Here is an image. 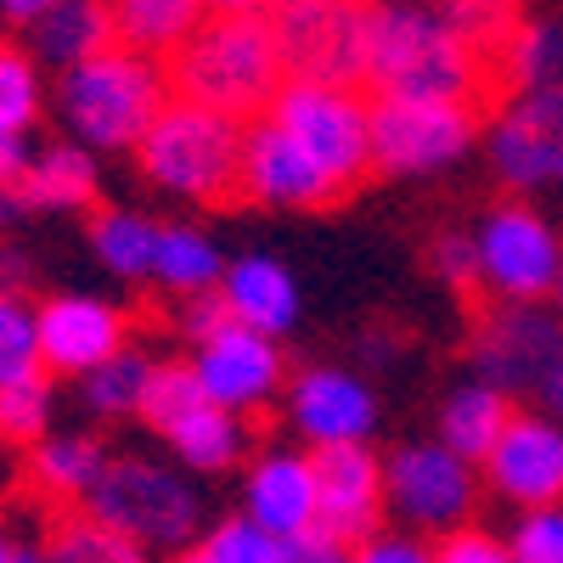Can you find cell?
Instances as JSON below:
<instances>
[{"label": "cell", "mask_w": 563, "mask_h": 563, "mask_svg": "<svg viewBox=\"0 0 563 563\" xmlns=\"http://www.w3.org/2000/svg\"><path fill=\"white\" fill-rule=\"evenodd\" d=\"M366 85L406 102H474L485 85V57L451 34L434 0H372Z\"/></svg>", "instance_id": "1"}, {"label": "cell", "mask_w": 563, "mask_h": 563, "mask_svg": "<svg viewBox=\"0 0 563 563\" xmlns=\"http://www.w3.org/2000/svg\"><path fill=\"white\" fill-rule=\"evenodd\" d=\"M169 102V79L153 57L108 45V52L63 68L57 79V119L74 147L85 153H130Z\"/></svg>", "instance_id": "2"}, {"label": "cell", "mask_w": 563, "mask_h": 563, "mask_svg": "<svg viewBox=\"0 0 563 563\" xmlns=\"http://www.w3.org/2000/svg\"><path fill=\"white\" fill-rule=\"evenodd\" d=\"M169 79L186 102L231 113V119L271 108L276 90L288 85L265 18H203L192 29V40L175 52Z\"/></svg>", "instance_id": "3"}, {"label": "cell", "mask_w": 563, "mask_h": 563, "mask_svg": "<svg viewBox=\"0 0 563 563\" xmlns=\"http://www.w3.org/2000/svg\"><path fill=\"white\" fill-rule=\"evenodd\" d=\"M243 119L198 108L186 97H169L153 130L141 135V175L158 192L186 198V203H225L238 192V169H243Z\"/></svg>", "instance_id": "4"}, {"label": "cell", "mask_w": 563, "mask_h": 563, "mask_svg": "<svg viewBox=\"0 0 563 563\" xmlns=\"http://www.w3.org/2000/svg\"><path fill=\"white\" fill-rule=\"evenodd\" d=\"M85 501H90V519H102L141 552H180L192 547L203 525L198 485L180 467L153 462V456H113Z\"/></svg>", "instance_id": "5"}, {"label": "cell", "mask_w": 563, "mask_h": 563, "mask_svg": "<svg viewBox=\"0 0 563 563\" xmlns=\"http://www.w3.org/2000/svg\"><path fill=\"white\" fill-rule=\"evenodd\" d=\"M467 238H474L479 288L490 305H552L563 276V225H552L536 203H496Z\"/></svg>", "instance_id": "6"}, {"label": "cell", "mask_w": 563, "mask_h": 563, "mask_svg": "<svg viewBox=\"0 0 563 563\" xmlns=\"http://www.w3.org/2000/svg\"><path fill=\"white\" fill-rule=\"evenodd\" d=\"M265 29L288 79L361 85L366 79V7L361 0H271Z\"/></svg>", "instance_id": "7"}, {"label": "cell", "mask_w": 563, "mask_h": 563, "mask_svg": "<svg viewBox=\"0 0 563 563\" xmlns=\"http://www.w3.org/2000/svg\"><path fill=\"white\" fill-rule=\"evenodd\" d=\"M265 119L288 130L339 186H350V180H361V169H372V102L355 97V85L288 79L276 90Z\"/></svg>", "instance_id": "8"}, {"label": "cell", "mask_w": 563, "mask_h": 563, "mask_svg": "<svg viewBox=\"0 0 563 563\" xmlns=\"http://www.w3.org/2000/svg\"><path fill=\"white\" fill-rule=\"evenodd\" d=\"M479 141L474 102H372V169L384 175H440L462 164Z\"/></svg>", "instance_id": "9"}, {"label": "cell", "mask_w": 563, "mask_h": 563, "mask_svg": "<svg viewBox=\"0 0 563 563\" xmlns=\"http://www.w3.org/2000/svg\"><path fill=\"white\" fill-rule=\"evenodd\" d=\"M485 158L490 175L525 203L563 192V85L507 97L485 130Z\"/></svg>", "instance_id": "10"}, {"label": "cell", "mask_w": 563, "mask_h": 563, "mask_svg": "<svg viewBox=\"0 0 563 563\" xmlns=\"http://www.w3.org/2000/svg\"><path fill=\"white\" fill-rule=\"evenodd\" d=\"M384 501L411 530L451 536L479 507V467L445 451L440 440H417L384 456Z\"/></svg>", "instance_id": "11"}, {"label": "cell", "mask_w": 563, "mask_h": 563, "mask_svg": "<svg viewBox=\"0 0 563 563\" xmlns=\"http://www.w3.org/2000/svg\"><path fill=\"white\" fill-rule=\"evenodd\" d=\"M563 355V321L552 305H490L467 339V366L501 395H536Z\"/></svg>", "instance_id": "12"}, {"label": "cell", "mask_w": 563, "mask_h": 563, "mask_svg": "<svg viewBox=\"0 0 563 563\" xmlns=\"http://www.w3.org/2000/svg\"><path fill=\"white\" fill-rule=\"evenodd\" d=\"M238 192L254 198L260 209H321L327 198H339L344 186L327 175L276 119H260V124L243 130Z\"/></svg>", "instance_id": "13"}, {"label": "cell", "mask_w": 563, "mask_h": 563, "mask_svg": "<svg viewBox=\"0 0 563 563\" xmlns=\"http://www.w3.org/2000/svg\"><path fill=\"white\" fill-rule=\"evenodd\" d=\"M479 467L501 501L525 512L558 507L563 501V422H552L547 411H512L507 434Z\"/></svg>", "instance_id": "14"}, {"label": "cell", "mask_w": 563, "mask_h": 563, "mask_svg": "<svg viewBox=\"0 0 563 563\" xmlns=\"http://www.w3.org/2000/svg\"><path fill=\"white\" fill-rule=\"evenodd\" d=\"M282 372H288V361H282L276 339L271 333H254V327L243 321H225L214 339L198 344L192 355V378L198 389L220 406V411H254L265 406L276 389H282Z\"/></svg>", "instance_id": "15"}, {"label": "cell", "mask_w": 563, "mask_h": 563, "mask_svg": "<svg viewBox=\"0 0 563 563\" xmlns=\"http://www.w3.org/2000/svg\"><path fill=\"white\" fill-rule=\"evenodd\" d=\"M288 422L310 451L366 445V434L378 429V395L344 366H305L288 389Z\"/></svg>", "instance_id": "16"}, {"label": "cell", "mask_w": 563, "mask_h": 563, "mask_svg": "<svg viewBox=\"0 0 563 563\" xmlns=\"http://www.w3.org/2000/svg\"><path fill=\"white\" fill-rule=\"evenodd\" d=\"M310 462H316V530L344 547L378 536V519L389 507L384 456H372L366 445H333V451H310Z\"/></svg>", "instance_id": "17"}, {"label": "cell", "mask_w": 563, "mask_h": 563, "mask_svg": "<svg viewBox=\"0 0 563 563\" xmlns=\"http://www.w3.org/2000/svg\"><path fill=\"white\" fill-rule=\"evenodd\" d=\"M40 321V366L85 378L90 366H102L124 350V310L97 299V294H57L34 310Z\"/></svg>", "instance_id": "18"}, {"label": "cell", "mask_w": 563, "mask_h": 563, "mask_svg": "<svg viewBox=\"0 0 563 563\" xmlns=\"http://www.w3.org/2000/svg\"><path fill=\"white\" fill-rule=\"evenodd\" d=\"M243 507H249V519L276 541L310 536L316 530V462L305 451H265L249 467Z\"/></svg>", "instance_id": "19"}, {"label": "cell", "mask_w": 563, "mask_h": 563, "mask_svg": "<svg viewBox=\"0 0 563 563\" xmlns=\"http://www.w3.org/2000/svg\"><path fill=\"white\" fill-rule=\"evenodd\" d=\"M220 299H225L231 321L254 327V333H271V339H282L299 321V282H294L288 265L271 260V254L231 260L225 276H220Z\"/></svg>", "instance_id": "20"}, {"label": "cell", "mask_w": 563, "mask_h": 563, "mask_svg": "<svg viewBox=\"0 0 563 563\" xmlns=\"http://www.w3.org/2000/svg\"><path fill=\"white\" fill-rule=\"evenodd\" d=\"M113 40V18L102 0H57L45 7L34 23H29V57L45 63V68H74L85 57L108 52Z\"/></svg>", "instance_id": "21"}, {"label": "cell", "mask_w": 563, "mask_h": 563, "mask_svg": "<svg viewBox=\"0 0 563 563\" xmlns=\"http://www.w3.org/2000/svg\"><path fill=\"white\" fill-rule=\"evenodd\" d=\"M512 395H501L496 384H479V378H467L445 395L440 406V445L456 451L462 462H485L496 451V440L507 434V422H512Z\"/></svg>", "instance_id": "22"}, {"label": "cell", "mask_w": 563, "mask_h": 563, "mask_svg": "<svg viewBox=\"0 0 563 563\" xmlns=\"http://www.w3.org/2000/svg\"><path fill=\"white\" fill-rule=\"evenodd\" d=\"M113 18V40L141 57H175L203 23V0H102Z\"/></svg>", "instance_id": "23"}, {"label": "cell", "mask_w": 563, "mask_h": 563, "mask_svg": "<svg viewBox=\"0 0 563 563\" xmlns=\"http://www.w3.org/2000/svg\"><path fill=\"white\" fill-rule=\"evenodd\" d=\"M169 451L180 456V467H192V474H220L231 467L243 451H249V429L238 411H220L214 400H198L186 417H175L164 429Z\"/></svg>", "instance_id": "24"}, {"label": "cell", "mask_w": 563, "mask_h": 563, "mask_svg": "<svg viewBox=\"0 0 563 563\" xmlns=\"http://www.w3.org/2000/svg\"><path fill=\"white\" fill-rule=\"evenodd\" d=\"M501 79L507 90L519 97V90H552L563 85V18L558 12H541V18H525L512 23V34L501 40Z\"/></svg>", "instance_id": "25"}, {"label": "cell", "mask_w": 563, "mask_h": 563, "mask_svg": "<svg viewBox=\"0 0 563 563\" xmlns=\"http://www.w3.org/2000/svg\"><path fill=\"white\" fill-rule=\"evenodd\" d=\"M97 158L74 141H57V147H45L29 158L23 169V209H85L97 198Z\"/></svg>", "instance_id": "26"}, {"label": "cell", "mask_w": 563, "mask_h": 563, "mask_svg": "<svg viewBox=\"0 0 563 563\" xmlns=\"http://www.w3.org/2000/svg\"><path fill=\"white\" fill-rule=\"evenodd\" d=\"M225 276V260L214 249L209 231L198 225H158V254H153V282L175 299L192 294H214Z\"/></svg>", "instance_id": "27"}, {"label": "cell", "mask_w": 563, "mask_h": 563, "mask_svg": "<svg viewBox=\"0 0 563 563\" xmlns=\"http://www.w3.org/2000/svg\"><path fill=\"white\" fill-rule=\"evenodd\" d=\"M108 462L113 456L90 434H45V440H34L29 474H34V485L45 496H90Z\"/></svg>", "instance_id": "28"}, {"label": "cell", "mask_w": 563, "mask_h": 563, "mask_svg": "<svg viewBox=\"0 0 563 563\" xmlns=\"http://www.w3.org/2000/svg\"><path fill=\"white\" fill-rule=\"evenodd\" d=\"M153 372H158L153 355H141V350L124 344L113 361L90 366L79 378V400H85V411H97V417H135L141 406H147Z\"/></svg>", "instance_id": "29"}, {"label": "cell", "mask_w": 563, "mask_h": 563, "mask_svg": "<svg viewBox=\"0 0 563 563\" xmlns=\"http://www.w3.org/2000/svg\"><path fill=\"white\" fill-rule=\"evenodd\" d=\"M90 249L113 276H153V254H158V220L135 214V209H102L90 220Z\"/></svg>", "instance_id": "30"}, {"label": "cell", "mask_w": 563, "mask_h": 563, "mask_svg": "<svg viewBox=\"0 0 563 563\" xmlns=\"http://www.w3.org/2000/svg\"><path fill=\"white\" fill-rule=\"evenodd\" d=\"M45 563H147L135 541H124L119 530H108L102 519H63L52 536H45Z\"/></svg>", "instance_id": "31"}, {"label": "cell", "mask_w": 563, "mask_h": 563, "mask_svg": "<svg viewBox=\"0 0 563 563\" xmlns=\"http://www.w3.org/2000/svg\"><path fill=\"white\" fill-rule=\"evenodd\" d=\"M40 108H45V85L29 45H0V135H29Z\"/></svg>", "instance_id": "32"}, {"label": "cell", "mask_w": 563, "mask_h": 563, "mask_svg": "<svg viewBox=\"0 0 563 563\" xmlns=\"http://www.w3.org/2000/svg\"><path fill=\"white\" fill-rule=\"evenodd\" d=\"M40 366V321L34 305H23L18 294H0V389H12L23 378H34Z\"/></svg>", "instance_id": "33"}, {"label": "cell", "mask_w": 563, "mask_h": 563, "mask_svg": "<svg viewBox=\"0 0 563 563\" xmlns=\"http://www.w3.org/2000/svg\"><path fill=\"white\" fill-rule=\"evenodd\" d=\"M440 18L462 45H474L479 57L501 52V40L512 34V0H434Z\"/></svg>", "instance_id": "34"}, {"label": "cell", "mask_w": 563, "mask_h": 563, "mask_svg": "<svg viewBox=\"0 0 563 563\" xmlns=\"http://www.w3.org/2000/svg\"><path fill=\"white\" fill-rule=\"evenodd\" d=\"M45 422H52V384H45V372L0 389V440H45Z\"/></svg>", "instance_id": "35"}, {"label": "cell", "mask_w": 563, "mask_h": 563, "mask_svg": "<svg viewBox=\"0 0 563 563\" xmlns=\"http://www.w3.org/2000/svg\"><path fill=\"white\" fill-rule=\"evenodd\" d=\"M209 563H276L282 558V541L276 536H265L249 512L243 519H225V525H214L209 530V541L198 547Z\"/></svg>", "instance_id": "36"}, {"label": "cell", "mask_w": 563, "mask_h": 563, "mask_svg": "<svg viewBox=\"0 0 563 563\" xmlns=\"http://www.w3.org/2000/svg\"><path fill=\"white\" fill-rule=\"evenodd\" d=\"M512 563H563V507H536L525 512L507 536Z\"/></svg>", "instance_id": "37"}, {"label": "cell", "mask_w": 563, "mask_h": 563, "mask_svg": "<svg viewBox=\"0 0 563 563\" xmlns=\"http://www.w3.org/2000/svg\"><path fill=\"white\" fill-rule=\"evenodd\" d=\"M198 400H209L203 389H198V378H192V366H158L153 372V389H147V406H141V417L153 422V429L164 434L175 417H186Z\"/></svg>", "instance_id": "38"}, {"label": "cell", "mask_w": 563, "mask_h": 563, "mask_svg": "<svg viewBox=\"0 0 563 563\" xmlns=\"http://www.w3.org/2000/svg\"><path fill=\"white\" fill-rule=\"evenodd\" d=\"M34 147L29 135H0V231L23 214V169H29Z\"/></svg>", "instance_id": "39"}, {"label": "cell", "mask_w": 563, "mask_h": 563, "mask_svg": "<svg viewBox=\"0 0 563 563\" xmlns=\"http://www.w3.org/2000/svg\"><path fill=\"white\" fill-rule=\"evenodd\" d=\"M429 563H512V558H507V541L462 525V530H451L429 547Z\"/></svg>", "instance_id": "40"}, {"label": "cell", "mask_w": 563, "mask_h": 563, "mask_svg": "<svg viewBox=\"0 0 563 563\" xmlns=\"http://www.w3.org/2000/svg\"><path fill=\"white\" fill-rule=\"evenodd\" d=\"M434 271L451 288H479V260H474V238L467 231H445L434 243Z\"/></svg>", "instance_id": "41"}, {"label": "cell", "mask_w": 563, "mask_h": 563, "mask_svg": "<svg viewBox=\"0 0 563 563\" xmlns=\"http://www.w3.org/2000/svg\"><path fill=\"white\" fill-rule=\"evenodd\" d=\"M225 321H231V310H225L220 288H214V294H192V299H180V333L192 339V344L214 339V333H220Z\"/></svg>", "instance_id": "42"}, {"label": "cell", "mask_w": 563, "mask_h": 563, "mask_svg": "<svg viewBox=\"0 0 563 563\" xmlns=\"http://www.w3.org/2000/svg\"><path fill=\"white\" fill-rule=\"evenodd\" d=\"M350 563H429V547L411 536H372L350 552Z\"/></svg>", "instance_id": "43"}, {"label": "cell", "mask_w": 563, "mask_h": 563, "mask_svg": "<svg viewBox=\"0 0 563 563\" xmlns=\"http://www.w3.org/2000/svg\"><path fill=\"white\" fill-rule=\"evenodd\" d=\"M276 563H350V547L333 541V536H321V530H310V536L282 541V558Z\"/></svg>", "instance_id": "44"}, {"label": "cell", "mask_w": 563, "mask_h": 563, "mask_svg": "<svg viewBox=\"0 0 563 563\" xmlns=\"http://www.w3.org/2000/svg\"><path fill=\"white\" fill-rule=\"evenodd\" d=\"M536 411H547L552 422H563V355H558V366L541 378V389H536Z\"/></svg>", "instance_id": "45"}, {"label": "cell", "mask_w": 563, "mask_h": 563, "mask_svg": "<svg viewBox=\"0 0 563 563\" xmlns=\"http://www.w3.org/2000/svg\"><path fill=\"white\" fill-rule=\"evenodd\" d=\"M203 12H214V18H265L271 0H203Z\"/></svg>", "instance_id": "46"}, {"label": "cell", "mask_w": 563, "mask_h": 563, "mask_svg": "<svg viewBox=\"0 0 563 563\" xmlns=\"http://www.w3.org/2000/svg\"><path fill=\"white\" fill-rule=\"evenodd\" d=\"M23 276H29V260L18 249H0V294H18Z\"/></svg>", "instance_id": "47"}, {"label": "cell", "mask_w": 563, "mask_h": 563, "mask_svg": "<svg viewBox=\"0 0 563 563\" xmlns=\"http://www.w3.org/2000/svg\"><path fill=\"white\" fill-rule=\"evenodd\" d=\"M45 7H57V0H0V18H18V23H34Z\"/></svg>", "instance_id": "48"}, {"label": "cell", "mask_w": 563, "mask_h": 563, "mask_svg": "<svg viewBox=\"0 0 563 563\" xmlns=\"http://www.w3.org/2000/svg\"><path fill=\"white\" fill-rule=\"evenodd\" d=\"M0 563H45V552L40 547H23L12 536H0Z\"/></svg>", "instance_id": "49"}, {"label": "cell", "mask_w": 563, "mask_h": 563, "mask_svg": "<svg viewBox=\"0 0 563 563\" xmlns=\"http://www.w3.org/2000/svg\"><path fill=\"white\" fill-rule=\"evenodd\" d=\"M175 563H209V558H203V552L192 547V552H175Z\"/></svg>", "instance_id": "50"}, {"label": "cell", "mask_w": 563, "mask_h": 563, "mask_svg": "<svg viewBox=\"0 0 563 563\" xmlns=\"http://www.w3.org/2000/svg\"><path fill=\"white\" fill-rule=\"evenodd\" d=\"M552 316L563 321V276H558V294H552Z\"/></svg>", "instance_id": "51"}, {"label": "cell", "mask_w": 563, "mask_h": 563, "mask_svg": "<svg viewBox=\"0 0 563 563\" xmlns=\"http://www.w3.org/2000/svg\"><path fill=\"white\" fill-rule=\"evenodd\" d=\"M361 7H366V0H361Z\"/></svg>", "instance_id": "52"}, {"label": "cell", "mask_w": 563, "mask_h": 563, "mask_svg": "<svg viewBox=\"0 0 563 563\" xmlns=\"http://www.w3.org/2000/svg\"><path fill=\"white\" fill-rule=\"evenodd\" d=\"M366 7H372V0H366Z\"/></svg>", "instance_id": "53"}]
</instances>
